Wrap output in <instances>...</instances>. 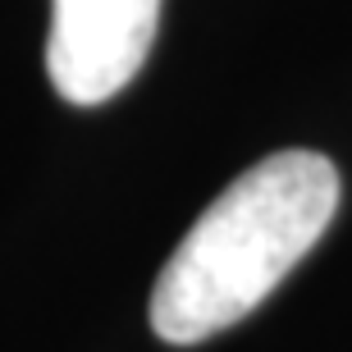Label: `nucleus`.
Here are the masks:
<instances>
[{"mask_svg":"<svg viewBox=\"0 0 352 352\" xmlns=\"http://www.w3.org/2000/svg\"><path fill=\"white\" fill-rule=\"evenodd\" d=\"M339 210V170L320 151H274L243 170L179 238L151 288V329L192 348L238 325L320 243Z\"/></svg>","mask_w":352,"mask_h":352,"instance_id":"f257e3e1","label":"nucleus"},{"mask_svg":"<svg viewBox=\"0 0 352 352\" xmlns=\"http://www.w3.org/2000/svg\"><path fill=\"white\" fill-rule=\"evenodd\" d=\"M160 0H51L46 74L69 105H101L151 55Z\"/></svg>","mask_w":352,"mask_h":352,"instance_id":"f03ea898","label":"nucleus"}]
</instances>
